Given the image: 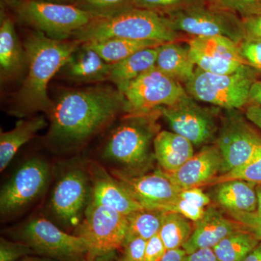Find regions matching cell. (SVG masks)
<instances>
[{
	"instance_id": "1",
	"label": "cell",
	"mask_w": 261,
	"mask_h": 261,
	"mask_svg": "<svg viewBox=\"0 0 261 261\" xmlns=\"http://www.w3.org/2000/svg\"><path fill=\"white\" fill-rule=\"evenodd\" d=\"M128 113L124 96L118 88L97 85L63 92L53 101L46 142L57 152L82 147Z\"/></svg>"
},
{
	"instance_id": "2",
	"label": "cell",
	"mask_w": 261,
	"mask_h": 261,
	"mask_svg": "<svg viewBox=\"0 0 261 261\" xmlns=\"http://www.w3.org/2000/svg\"><path fill=\"white\" fill-rule=\"evenodd\" d=\"M81 44L72 39L56 40L38 31L30 33L23 42L28 73L13 98L10 114L22 118L39 112L48 116L53 106L48 96L49 82Z\"/></svg>"
},
{
	"instance_id": "3",
	"label": "cell",
	"mask_w": 261,
	"mask_h": 261,
	"mask_svg": "<svg viewBox=\"0 0 261 261\" xmlns=\"http://www.w3.org/2000/svg\"><path fill=\"white\" fill-rule=\"evenodd\" d=\"M159 115L160 109L128 113L111 132L102 152L111 173L137 176L147 172L155 160L152 145L159 132L156 122Z\"/></svg>"
},
{
	"instance_id": "4",
	"label": "cell",
	"mask_w": 261,
	"mask_h": 261,
	"mask_svg": "<svg viewBox=\"0 0 261 261\" xmlns=\"http://www.w3.org/2000/svg\"><path fill=\"white\" fill-rule=\"evenodd\" d=\"M185 37L171 28L164 15L133 8L113 16L94 18L75 32L71 39L81 43L113 38L166 43L180 42Z\"/></svg>"
},
{
	"instance_id": "5",
	"label": "cell",
	"mask_w": 261,
	"mask_h": 261,
	"mask_svg": "<svg viewBox=\"0 0 261 261\" xmlns=\"http://www.w3.org/2000/svg\"><path fill=\"white\" fill-rule=\"evenodd\" d=\"M5 238L28 245L36 255L58 261H79L88 255L87 242L41 216L6 230Z\"/></svg>"
},
{
	"instance_id": "6",
	"label": "cell",
	"mask_w": 261,
	"mask_h": 261,
	"mask_svg": "<svg viewBox=\"0 0 261 261\" xmlns=\"http://www.w3.org/2000/svg\"><path fill=\"white\" fill-rule=\"evenodd\" d=\"M256 73L247 65L228 74L209 73L196 67L191 80L184 85L187 94L196 101L226 111L238 110L249 102L250 88Z\"/></svg>"
},
{
	"instance_id": "7",
	"label": "cell",
	"mask_w": 261,
	"mask_h": 261,
	"mask_svg": "<svg viewBox=\"0 0 261 261\" xmlns=\"http://www.w3.org/2000/svg\"><path fill=\"white\" fill-rule=\"evenodd\" d=\"M87 161H72L63 168L49 198V207L62 229L73 233L83 219L90 200Z\"/></svg>"
},
{
	"instance_id": "8",
	"label": "cell",
	"mask_w": 261,
	"mask_h": 261,
	"mask_svg": "<svg viewBox=\"0 0 261 261\" xmlns=\"http://www.w3.org/2000/svg\"><path fill=\"white\" fill-rule=\"evenodd\" d=\"M19 21L56 40L71 39L94 17L74 5L44 0H20L13 8Z\"/></svg>"
},
{
	"instance_id": "9",
	"label": "cell",
	"mask_w": 261,
	"mask_h": 261,
	"mask_svg": "<svg viewBox=\"0 0 261 261\" xmlns=\"http://www.w3.org/2000/svg\"><path fill=\"white\" fill-rule=\"evenodd\" d=\"M126 216L108 206L89 201L83 219L73 234L87 242L89 251L87 258L118 252L128 233Z\"/></svg>"
},
{
	"instance_id": "10",
	"label": "cell",
	"mask_w": 261,
	"mask_h": 261,
	"mask_svg": "<svg viewBox=\"0 0 261 261\" xmlns=\"http://www.w3.org/2000/svg\"><path fill=\"white\" fill-rule=\"evenodd\" d=\"M164 16L173 30L190 37L221 36L238 44L246 38L240 17L209 4L195 5Z\"/></svg>"
},
{
	"instance_id": "11",
	"label": "cell",
	"mask_w": 261,
	"mask_h": 261,
	"mask_svg": "<svg viewBox=\"0 0 261 261\" xmlns=\"http://www.w3.org/2000/svg\"><path fill=\"white\" fill-rule=\"evenodd\" d=\"M49 163L40 157L24 161L0 192V214L8 218L20 214L45 191L51 178Z\"/></svg>"
},
{
	"instance_id": "12",
	"label": "cell",
	"mask_w": 261,
	"mask_h": 261,
	"mask_svg": "<svg viewBox=\"0 0 261 261\" xmlns=\"http://www.w3.org/2000/svg\"><path fill=\"white\" fill-rule=\"evenodd\" d=\"M124 96L127 113H145L171 106L186 95L183 84L156 66L118 88Z\"/></svg>"
},
{
	"instance_id": "13",
	"label": "cell",
	"mask_w": 261,
	"mask_h": 261,
	"mask_svg": "<svg viewBox=\"0 0 261 261\" xmlns=\"http://www.w3.org/2000/svg\"><path fill=\"white\" fill-rule=\"evenodd\" d=\"M235 111H228L216 141L223 160L220 174L251 161L261 145L260 136Z\"/></svg>"
},
{
	"instance_id": "14",
	"label": "cell",
	"mask_w": 261,
	"mask_h": 261,
	"mask_svg": "<svg viewBox=\"0 0 261 261\" xmlns=\"http://www.w3.org/2000/svg\"><path fill=\"white\" fill-rule=\"evenodd\" d=\"M195 101L187 93L174 104L160 110L172 132L194 145H206L214 140L217 126L214 115Z\"/></svg>"
},
{
	"instance_id": "15",
	"label": "cell",
	"mask_w": 261,
	"mask_h": 261,
	"mask_svg": "<svg viewBox=\"0 0 261 261\" xmlns=\"http://www.w3.org/2000/svg\"><path fill=\"white\" fill-rule=\"evenodd\" d=\"M188 45L196 66L206 72L228 74L246 65L239 44L227 37H190Z\"/></svg>"
},
{
	"instance_id": "16",
	"label": "cell",
	"mask_w": 261,
	"mask_h": 261,
	"mask_svg": "<svg viewBox=\"0 0 261 261\" xmlns=\"http://www.w3.org/2000/svg\"><path fill=\"white\" fill-rule=\"evenodd\" d=\"M144 208L164 211L177 198L182 189L160 168L137 176L111 173Z\"/></svg>"
},
{
	"instance_id": "17",
	"label": "cell",
	"mask_w": 261,
	"mask_h": 261,
	"mask_svg": "<svg viewBox=\"0 0 261 261\" xmlns=\"http://www.w3.org/2000/svg\"><path fill=\"white\" fill-rule=\"evenodd\" d=\"M87 167L91 181L90 202L112 207L125 216L144 208L100 164L87 161Z\"/></svg>"
},
{
	"instance_id": "18",
	"label": "cell",
	"mask_w": 261,
	"mask_h": 261,
	"mask_svg": "<svg viewBox=\"0 0 261 261\" xmlns=\"http://www.w3.org/2000/svg\"><path fill=\"white\" fill-rule=\"evenodd\" d=\"M222 163L217 145H205L176 172L166 173L181 189L208 186L221 173Z\"/></svg>"
},
{
	"instance_id": "19",
	"label": "cell",
	"mask_w": 261,
	"mask_h": 261,
	"mask_svg": "<svg viewBox=\"0 0 261 261\" xmlns=\"http://www.w3.org/2000/svg\"><path fill=\"white\" fill-rule=\"evenodd\" d=\"M242 226L228 219L214 206H208L202 219L194 223V229L182 248L187 254L202 248H214L221 240Z\"/></svg>"
},
{
	"instance_id": "20",
	"label": "cell",
	"mask_w": 261,
	"mask_h": 261,
	"mask_svg": "<svg viewBox=\"0 0 261 261\" xmlns=\"http://www.w3.org/2000/svg\"><path fill=\"white\" fill-rule=\"evenodd\" d=\"M27 65L23 44L19 40L13 19L1 8L0 14V75L9 82L21 74Z\"/></svg>"
},
{
	"instance_id": "21",
	"label": "cell",
	"mask_w": 261,
	"mask_h": 261,
	"mask_svg": "<svg viewBox=\"0 0 261 261\" xmlns=\"http://www.w3.org/2000/svg\"><path fill=\"white\" fill-rule=\"evenodd\" d=\"M111 64L83 44L70 56L58 74L80 83H97L109 80Z\"/></svg>"
},
{
	"instance_id": "22",
	"label": "cell",
	"mask_w": 261,
	"mask_h": 261,
	"mask_svg": "<svg viewBox=\"0 0 261 261\" xmlns=\"http://www.w3.org/2000/svg\"><path fill=\"white\" fill-rule=\"evenodd\" d=\"M155 161L166 173H173L195 154L194 145L185 137L173 132L161 130L153 142Z\"/></svg>"
},
{
	"instance_id": "23",
	"label": "cell",
	"mask_w": 261,
	"mask_h": 261,
	"mask_svg": "<svg viewBox=\"0 0 261 261\" xmlns=\"http://www.w3.org/2000/svg\"><path fill=\"white\" fill-rule=\"evenodd\" d=\"M256 184L243 180L221 182L214 190V198L226 211L256 212Z\"/></svg>"
},
{
	"instance_id": "24",
	"label": "cell",
	"mask_w": 261,
	"mask_h": 261,
	"mask_svg": "<svg viewBox=\"0 0 261 261\" xmlns=\"http://www.w3.org/2000/svg\"><path fill=\"white\" fill-rule=\"evenodd\" d=\"M47 126L46 118L36 116L22 118L13 129L0 134V171H4L19 149L32 140L38 132Z\"/></svg>"
},
{
	"instance_id": "25",
	"label": "cell",
	"mask_w": 261,
	"mask_h": 261,
	"mask_svg": "<svg viewBox=\"0 0 261 261\" xmlns=\"http://www.w3.org/2000/svg\"><path fill=\"white\" fill-rule=\"evenodd\" d=\"M155 66L184 85L191 80L197 67L190 56L188 44L180 42H166L160 46Z\"/></svg>"
},
{
	"instance_id": "26",
	"label": "cell",
	"mask_w": 261,
	"mask_h": 261,
	"mask_svg": "<svg viewBox=\"0 0 261 261\" xmlns=\"http://www.w3.org/2000/svg\"><path fill=\"white\" fill-rule=\"evenodd\" d=\"M159 47L142 49L123 61L111 64L108 81L116 84L118 89L138 78L155 66Z\"/></svg>"
},
{
	"instance_id": "27",
	"label": "cell",
	"mask_w": 261,
	"mask_h": 261,
	"mask_svg": "<svg viewBox=\"0 0 261 261\" xmlns=\"http://www.w3.org/2000/svg\"><path fill=\"white\" fill-rule=\"evenodd\" d=\"M82 44L93 49L106 63L111 65L126 59L137 51L147 48L159 47L164 43L157 41L113 38Z\"/></svg>"
},
{
	"instance_id": "28",
	"label": "cell",
	"mask_w": 261,
	"mask_h": 261,
	"mask_svg": "<svg viewBox=\"0 0 261 261\" xmlns=\"http://www.w3.org/2000/svg\"><path fill=\"white\" fill-rule=\"evenodd\" d=\"M194 229V222L181 214L165 212L159 233L166 250L182 248Z\"/></svg>"
},
{
	"instance_id": "29",
	"label": "cell",
	"mask_w": 261,
	"mask_h": 261,
	"mask_svg": "<svg viewBox=\"0 0 261 261\" xmlns=\"http://www.w3.org/2000/svg\"><path fill=\"white\" fill-rule=\"evenodd\" d=\"M259 243L252 233L242 228L221 240L213 249L221 261H242Z\"/></svg>"
},
{
	"instance_id": "30",
	"label": "cell",
	"mask_w": 261,
	"mask_h": 261,
	"mask_svg": "<svg viewBox=\"0 0 261 261\" xmlns=\"http://www.w3.org/2000/svg\"><path fill=\"white\" fill-rule=\"evenodd\" d=\"M164 211L143 208L127 215L128 229L126 236L138 237L148 240L159 234Z\"/></svg>"
},
{
	"instance_id": "31",
	"label": "cell",
	"mask_w": 261,
	"mask_h": 261,
	"mask_svg": "<svg viewBox=\"0 0 261 261\" xmlns=\"http://www.w3.org/2000/svg\"><path fill=\"white\" fill-rule=\"evenodd\" d=\"M74 5L94 18H106L135 8V0H78Z\"/></svg>"
},
{
	"instance_id": "32",
	"label": "cell",
	"mask_w": 261,
	"mask_h": 261,
	"mask_svg": "<svg viewBox=\"0 0 261 261\" xmlns=\"http://www.w3.org/2000/svg\"><path fill=\"white\" fill-rule=\"evenodd\" d=\"M230 180H243V181L252 182L256 185L261 184V145L257 153L251 161L241 167L231 170L222 174L211 181L208 186H214L221 182Z\"/></svg>"
},
{
	"instance_id": "33",
	"label": "cell",
	"mask_w": 261,
	"mask_h": 261,
	"mask_svg": "<svg viewBox=\"0 0 261 261\" xmlns=\"http://www.w3.org/2000/svg\"><path fill=\"white\" fill-rule=\"evenodd\" d=\"M208 4V0H135V8L150 10L162 15L195 6Z\"/></svg>"
},
{
	"instance_id": "34",
	"label": "cell",
	"mask_w": 261,
	"mask_h": 261,
	"mask_svg": "<svg viewBox=\"0 0 261 261\" xmlns=\"http://www.w3.org/2000/svg\"><path fill=\"white\" fill-rule=\"evenodd\" d=\"M208 4L234 13L242 19L261 13V0H210Z\"/></svg>"
},
{
	"instance_id": "35",
	"label": "cell",
	"mask_w": 261,
	"mask_h": 261,
	"mask_svg": "<svg viewBox=\"0 0 261 261\" xmlns=\"http://www.w3.org/2000/svg\"><path fill=\"white\" fill-rule=\"evenodd\" d=\"M30 255L36 253L28 245L5 237L0 239V261H18Z\"/></svg>"
},
{
	"instance_id": "36",
	"label": "cell",
	"mask_w": 261,
	"mask_h": 261,
	"mask_svg": "<svg viewBox=\"0 0 261 261\" xmlns=\"http://www.w3.org/2000/svg\"><path fill=\"white\" fill-rule=\"evenodd\" d=\"M239 47L245 64L256 72H261V39L246 37Z\"/></svg>"
},
{
	"instance_id": "37",
	"label": "cell",
	"mask_w": 261,
	"mask_h": 261,
	"mask_svg": "<svg viewBox=\"0 0 261 261\" xmlns=\"http://www.w3.org/2000/svg\"><path fill=\"white\" fill-rule=\"evenodd\" d=\"M147 240L138 237L126 236L118 255V261H144Z\"/></svg>"
},
{
	"instance_id": "38",
	"label": "cell",
	"mask_w": 261,
	"mask_h": 261,
	"mask_svg": "<svg viewBox=\"0 0 261 261\" xmlns=\"http://www.w3.org/2000/svg\"><path fill=\"white\" fill-rule=\"evenodd\" d=\"M205 210L206 208L178 196L177 198L166 207L165 212L177 213L195 223L203 217Z\"/></svg>"
},
{
	"instance_id": "39",
	"label": "cell",
	"mask_w": 261,
	"mask_h": 261,
	"mask_svg": "<svg viewBox=\"0 0 261 261\" xmlns=\"http://www.w3.org/2000/svg\"><path fill=\"white\" fill-rule=\"evenodd\" d=\"M228 216L238 222L242 228L250 231L261 241V214L257 212L226 211Z\"/></svg>"
},
{
	"instance_id": "40",
	"label": "cell",
	"mask_w": 261,
	"mask_h": 261,
	"mask_svg": "<svg viewBox=\"0 0 261 261\" xmlns=\"http://www.w3.org/2000/svg\"><path fill=\"white\" fill-rule=\"evenodd\" d=\"M166 251L167 250L159 234L154 235L147 241L144 261H160Z\"/></svg>"
},
{
	"instance_id": "41",
	"label": "cell",
	"mask_w": 261,
	"mask_h": 261,
	"mask_svg": "<svg viewBox=\"0 0 261 261\" xmlns=\"http://www.w3.org/2000/svg\"><path fill=\"white\" fill-rule=\"evenodd\" d=\"M178 196L204 208H207L211 205L210 197L203 192L201 187L182 189Z\"/></svg>"
},
{
	"instance_id": "42",
	"label": "cell",
	"mask_w": 261,
	"mask_h": 261,
	"mask_svg": "<svg viewBox=\"0 0 261 261\" xmlns=\"http://www.w3.org/2000/svg\"><path fill=\"white\" fill-rule=\"evenodd\" d=\"M242 20L246 37L261 39V13Z\"/></svg>"
},
{
	"instance_id": "43",
	"label": "cell",
	"mask_w": 261,
	"mask_h": 261,
	"mask_svg": "<svg viewBox=\"0 0 261 261\" xmlns=\"http://www.w3.org/2000/svg\"><path fill=\"white\" fill-rule=\"evenodd\" d=\"M184 261H221L216 256L214 249L202 248L187 254Z\"/></svg>"
},
{
	"instance_id": "44",
	"label": "cell",
	"mask_w": 261,
	"mask_h": 261,
	"mask_svg": "<svg viewBox=\"0 0 261 261\" xmlns=\"http://www.w3.org/2000/svg\"><path fill=\"white\" fill-rule=\"evenodd\" d=\"M245 116L249 121L261 130V106L250 105L247 108Z\"/></svg>"
},
{
	"instance_id": "45",
	"label": "cell",
	"mask_w": 261,
	"mask_h": 261,
	"mask_svg": "<svg viewBox=\"0 0 261 261\" xmlns=\"http://www.w3.org/2000/svg\"><path fill=\"white\" fill-rule=\"evenodd\" d=\"M249 102L261 106V81H255L252 84L249 96Z\"/></svg>"
},
{
	"instance_id": "46",
	"label": "cell",
	"mask_w": 261,
	"mask_h": 261,
	"mask_svg": "<svg viewBox=\"0 0 261 261\" xmlns=\"http://www.w3.org/2000/svg\"><path fill=\"white\" fill-rule=\"evenodd\" d=\"M187 253L183 248L169 250L160 261H184Z\"/></svg>"
},
{
	"instance_id": "47",
	"label": "cell",
	"mask_w": 261,
	"mask_h": 261,
	"mask_svg": "<svg viewBox=\"0 0 261 261\" xmlns=\"http://www.w3.org/2000/svg\"><path fill=\"white\" fill-rule=\"evenodd\" d=\"M242 261H261V241Z\"/></svg>"
},
{
	"instance_id": "48",
	"label": "cell",
	"mask_w": 261,
	"mask_h": 261,
	"mask_svg": "<svg viewBox=\"0 0 261 261\" xmlns=\"http://www.w3.org/2000/svg\"><path fill=\"white\" fill-rule=\"evenodd\" d=\"M79 261H118V252H113V253L108 254V255L97 257H96V258L92 259V260H90V259L87 258V257H86Z\"/></svg>"
},
{
	"instance_id": "49",
	"label": "cell",
	"mask_w": 261,
	"mask_h": 261,
	"mask_svg": "<svg viewBox=\"0 0 261 261\" xmlns=\"http://www.w3.org/2000/svg\"><path fill=\"white\" fill-rule=\"evenodd\" d=\"M18 261H58L49 257L41 256L38 255H30L23 257Z\"/></svg>"
},
{
	"instance_id": "50",
	"label": "cell",
	"mask_w": 261,
	"mask_h": 261,
	"mask_svg": "<svg viewBox=\"0 0 261 261\" xmlns=\"http://www.w3.org/2000/svg\"><path fill=\"white\" fill-rule=\"evenodd\" d=\"M257 195V211L256 212L261 214V184L257 185L255 187Z\"/></svg>"
},
{
	"instance_id": "51",
	"label": "cell",
	"mask_w": 261,
	"mask_h": 261,
	"mask_svg": "<svg viewBox=\"0 0 261 261\" xmlns=\"http://www.w3.org/2000/svg\"><path fill=\"white\" fill-rule=\"evenodd\" d=\"M44 1L51 2V3H59L64 5H75L78 0H44Z\"/></svg>"
},
{
	"instance_id": "52",
	"label": "cell",
	"mask_w": 261,
	"mask_h": 261,
	"mask_svg": "<svg viewBox=\"0 0 261 261\" xmlns=\"http://www.w3.org/2000/svg\"><path fill=\"white\" fill-rule=\"evenodd\" d=\"M20 0H2L5 5H8L10 8H14Z\"/></svg>"
},
{
	"instance_id": "53",
	"label": "cell",
	"mask_w": 261,
	"mask_h": 261,
	"mask_svg": "<svg viewBox=\"0 0 261 261\" xmlns=\"http://www.w3.org/2000/svg\"><path fill=\"white\" fill-rule=\"evenodd\" d=\"M210 1V0H208V2Z\"/></svg>"
}]
</instances>
